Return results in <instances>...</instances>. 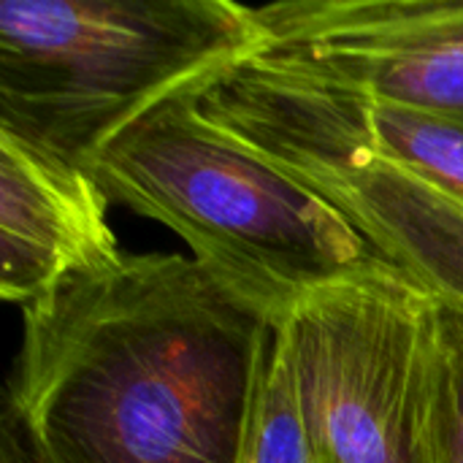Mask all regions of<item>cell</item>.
I'll list each match as a JSON object with an SVG mask.
<instances>
[{"mask_svg":"<svg viewBox=\"0 0 463 463\" xmlns=\"http://www.w3.org/2000/svg\"><path fill=\"white\" fill-rule=\"evenodd\" d=\"M258 52L463 128V0L252 5Z\"/></svg>","mask_w":463,"mask_h":463,"instance_id":"obj_6","label":"cell"},{"mask_svg":"<svg viewBox=\"0 0 463 463\" xmlns=\"http://www.w3.org/2000/svg\"><path fill=\"white\" fill-rule=\"evenodd\" d=\"M239 463H320L298 399L290 317L269 326Z\"/></svg>","mask_w":463,"mask_h":463,"instance_id":"obj_9","label":"cell"},{"mask_svg":"<svg viewBox=\"0 0 463 463\" xmlns=\"http://www.w3.org/2000/svg\"><path fill=\"white\" fill-rule=\"evenodd\" d=\"M320 463H437L439 304L393 266L312 293L290 317Z\"/></svg>","mask_w":463,"mask_h":463,"instance_id":"obj_5","label":"cell"},{"mask_svg":"<svg viewBox=\"0 0 463 463\" xmlns=\"http://www.w3.org/2000/svg\"><path fill=\"white\" fill-rule=\"evenodd\" d=\"M201 111L334 206L396 271L463 315V203L380 155L309 71L255 52L198 87Z\"/></svg>","mask_w":463,"mask_h":463,"instance_id":"obj_4","label":"cell"},{"mask_svg":"<svg viewBox=\"0 0 463 463\" xmlns=\"http://www.w3.org/2000/svg\"><path fill=\"white\" fill-rule=\"evenodd\" d=\"M260 43L252 5L233 0H3L0 128L81 165Z\"/></svg>","mask_w":463,"mask_h":463,"instance_id":"obj_3","label":"cell"},{"mask_svg":"<svg viewBox=\"0 0 463 463\" xmlns=\"http://www.w3.org/2000/svg\"><path fill=\"white\" fill-rule=\"evenodd\" d=\"M22 315L3 463H239L271 320L195 258L122 255Z\"/></svg>","mask_w":463,"mask_h":463,"instance_id":"obj_1","label":"cell"},{"mask_svg":"<svg viewBox=\"0 0 463 463\" xmlns=\"http://www.w3.org/2000/svg\"><path fill=\"white\" fill-rule=\"evenodd\" d=\"M111 198L79 165L0 128V296L22 309L119 263Z\"/></svg>","mask_w":463,"mask_h":463,"instance_id":"obj_7","label":"cell"},{"mask_svg":"<svg viewBox=\"0 0 463 463\" xmlns=\"http://www.w3.org/2000/svg\"><path fill=\"white\" fill-rule=\"evenodd\" d=\"M312 76L326 84L342 117L369 146L412 168L463 203V128L407 106L361 95L326 76Z\"/></svg>","mask_w":463,"mask_h":463,"instance_id":"obj_8","label":"cell"},{"mask_svg":"<svg viewBox=\"0 0 463 463\" xmlns=\"http://www.w3.org/2000/svg\"><path fill=\"white\" fill-rule=\"evenodd\" d=\"M201 84L149 106L81 163L111 201L179 233L271 323L323 288L391 266L334 206L214 125Z\"/></svg>","mask_w":463,"mask_h":463,"instance_id":"obj_2","label":"cell"},{"mask_svg":"<svg viewBox=\"0 0 463 463\" xmlns=\"http://www.w3.org/2000/svg\"><path fill=\"white\" fill-rule=\"evenodd\" d=\"M437 463H463V315L439 304V350L434 380Z\"/></svg>","mask_w":463,"mask_h":463,"instance_id":"obj_10","label":"cell"}]
</instances>
